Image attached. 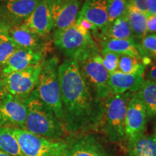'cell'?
Instances as JSON below:
<instances>
[{
    "instance_id": "cell-25",
    "label": "cell",
    "mask_w": 156,
    "mask_h": 156,
    "mask_svg": "<svg viewBox=\"0 0 156 156\" xmlns=\"http://www.w3.org/2000/svg\"><path fill=\"white\" fill-rule=\"evenodd\" d=\"M146 65L142 60L128 55H120L118 70L126 74L145 73Z\"/></svg>"
},
{
    "instance_id": "cell-21",
    "label": "cell",
    "mask_w": 156,
    "mask_h": 156,
    "mask_svg": "<svg viewBox=\"0 0 156 156\" xmlns=\"http://www.w3.org/2000/svg\"><path fill=\"white\" fill-rule=\"evenodd\" d=\"M143 103L147 117L156 118V83L144 80L139 90L135 93Z\"/></svg>"
},
{
    "instance_id": "cell-30",
    "label": "cell",
    "mask_w": 156,
    "mask_h": 156,
    "mask_svg": "<svg viewBox=\"0 0 156 156\" xmlns=\"http://www.w3.org/2000/svg\"><path fill=\"white\" fill-rule=\"evenodd\" d=\"M128 5H131L138 10L148 14V3L147 0H127Z\"/></svg>"
},
{
    "instance_id": "cell-17",
    "label": "cell",
    "mask_w": 156,
    "mask_h": 156,
    "mask_svg": "<svg viewBox=\"0 0 156 156\" xmlns=\"http://www.w3.org/2000/svg\"><path fill=\"white\" fill-rule=\"evenodd\" d=\"M46 57L47 55L41 52L18 48L2 69V74L7 75L28 69L36 64L42 63Z\"/></svg>"
},
{
    "instance_id": "cell-33",
    "label": "cell",
    "mask_w": 156,
    "mask_h": 156,
    "mask_svg": "<svg viewBox=\"0 0 156 156\" xmlns=\"http://www.w3.org/2000/svg\"><path fill=\"white\" fill-rule=\"evenodd\" d=\"M7 94H8V93H7V90H6L2 74V72L0 71V103L5 99V98L7 96Z\"/></svg>"
},
{
    "instance_id": "cell-19",
    "label": "cell",
    "mask_w": 156,
    "mask_h": 156,
    "mask_svg": "<svg viewBox=\"0 0 156 156\" xmlns=\"http://www.w3.org/2000/svg\"><path fill=\"white\" fill-rule=\"evenodd\" d=\"M101 46V51H112L119 55H128L138 59L142 60L145 57L140 45L134 38L119 39V40L103 41L98 44Z\"/></svg>"
},
{
    "instance_id": "cell-8",
    "label": "cell",
    "mask_w": 156,
    "mask_h": 156,
    "mask_svg": "<svg viewBox=\"0 0 156 156\" xmlns=\"http://www.w3.org/2000/svg\"><path fill=\"white\" fill-rule=\"evenodd\" d=\"M42 63L22 71L2 75L7 93L17 98L27 100L38 85Z\"/></svg>"
},
{
    "instance_id": "cell-15",
    "label": "cell",
    "mask_w": 156,
    "mask_h": 156,
    "mask_svg": "<svg viewBox=\"0 0 156 156\" xmlns=\"http://www.w3.org/2000/svg\"><path fill=\"white\" fill-rule=\"evenodd\" d=\"M67 141L68 147L63 156H109L93 134H80Z\"/></svg>"
},
{
    "instance_id": "cell-2",
    "label": "cell",
    "mask_w": 156,
    "mask_h": 156,
    "mask_svg": "<svg viewBox=\"0 0 156 156\" xmlns=\"http://www.w3.org/2000/svg\"><path fill=\"white\" fill-rule=\"evenodd\" d=\"M27 116L24 129L49 139H63L67 131L52 110L41 100L36 90L26 100Z\"/></svg>"
},
{
    "instance_id": "cell-10",
    "label": "cell",
    "mask_w": 156,
    "mask_h": 156,
    "mask_svg": "<svg viewBox=\"0 0 156 156\" xmlns=\"http://www.w3.org/2000/svg\"><path fill=\"white\" fill-rule=\"evenodd\" d=\"M7 34L18 48L41 52L46 55L51 51V37L41 36L24 24L8 28Z\"/></svg>"
},
{
    "instance_id": "cell-9",
    "label": "cell",
    "mask_w": 156,
    "mask_h": 156,
    "mask_svg": "<svg viewBox=\"0 0 156 156\" xmlns=\"http://www.w3.org/2000/svg\"><path fill=\"white\" fill-rule=\"evenodd\" d=\"M147 114L143 103L135 93L129 101L125 118V134L127 145L144 134Z\"/></svg>"
},
{
    "instance_id": "cell-28",
    "label": "cell",
    "mask_w": 156,
    "mask_h": 156,
    "mask_svg": "<svg viewBox=\"0 0 156 156\" xmlns=\"http://www.w3.org/2000/svg\"><path fill=\"white\" fill-rule=\"evenodd\" d=\"M101 55L102 56L103 66L108 71L109 75L118 70L119 54L112 51H101Z\"/></svg>"
},
{
    "instance_id": "cell-27",
    "label": "cell",
    "mask_w": 156,
    "mask_h": 156,
    "mask_svg": "<svg viewBox=\"0 0 156 156\" xmlns=\"http://www.w3.org/2000/svg\"><path fill=\"white\" fill-rule=\"evenodd\" d=\"M18 47L9 38L0 43V71Z\"/></svg>"
},
{
    "instance_id": "cell-14",
    "label": "cell",
    "mask_w": 156,
    "mask_h": 156,
    "mask_svg": "<svg viewBox=\"0 0 156 156\" xmlns=\"http://www.w3.org/2000/svg\"><path fill=\"white\" fill-rule=\"evenodd\" d=\"M23 24L41 36L51 37L54 29L51 0H38L36 8Z\"/></svg>"
},
{
    "instance_id": "cell-20",
    "label": "cell",
    "mask_w": 156,
    "mask_h": 156,
    "mask_svg": "<svg viewBox=\"0 0 156 156\" xmlns=\"http://www.w3.org/2000/svg\"><path fill=\"white\" fill-rule=\"evenodd\" d=\"M134 38L131 28L129 24L126 15L116 19L106 28L102 34L95 39V41L100 43L107 40H119V39Z\"/></svg>"
},
{
    "instance_id": "cell-1",
    "label": "cell",
    "mask_w": 156,
    "mask_h": 156,
    "mask_svg": "<svg viewBox=\"0 0 156 156\" xmlns=\"http://www.w3.org/2000/svg\"><path fill=\"white\" fill-rule=\"evenodd\" d=\"M58 80L67 132L85 133L98 130L104 101L90 88L75 59L66 58L59 64Z\"/></svg>"
},
{
    "instance_id": "cell-3",
    "label": "cell",
    "mask_w": 156,
    "mask_h": 156,
    "mask_svg": "<svg viewBox=\"0 0 156 156\" xmlns=\"http://www.w3.org/2000/svg\"><path fill=\"white\" fill-rule=\"evenodd\" d=\"M134 93L110 94L104 101V112L98 130L108 141L116 144L126 142L125 118L129 101Z\"/></svg>"
},
{
    "instance_id": "cell-37",
    "label": "cell",
    "mask_w": 156,
    "mask_h": 156,
    "mask_svg": "<svg viewBox=\"0 0 156 156\" xmlns=\"http://www.w3.org/2000/svg\"><path fill=\"white\" fill-rule=\"evenodd\" d=\"M154 138H155V140L156 141V129H155V134H154Z\"/></svg>"
},
{
    "instance_id": "cell-4",
    "label": "cell",
    "mask_w": 156,
    "mask_h": 156,
    "mask_svg": "<svg viewBox=\"0 0 156 156\" xmlns=\"http://www.w3.org/2000/svg\"><path fill=\"white\" fill-rule=\"evenodd\" d=\"M73 59L90 88L100 100L104 101L110 95L109 73L103 66L100 47L97 46L84 51Z\"/></svg>"
},
{
    "instance_id": "cell-31",
    "label": "cell",
    "mask_w": 156,
    "mask_h": 156,
    "mask_svg": "<svg viewBox=\"0 0 156 156\" xmlns=\"http://www.w3.org/2000/svg\"><path fill=\"white\" fill-rule=\"evenodd\" d=\"M146 26L147 34H156V15H147Z\"/></svg>"
},
{
    "instance_id": "cell-26",
    "label": "cell",
    "mask_w": 156,
    "mask_h": 156,
    "mask_svg": "<svg viewBox=\"0 0 156 156\" xmlns=\"http://www.w3.org/2000/svg\"><path fill=\"white\" fill-rule=\"evenodd\" d=\"M127 7V0H110L108 5V21L105 30L108 28L109 25L114 23L116 19L126 15Z\"/></svg>"
},
{
    "instance_id": "cell-11",
    "label": "cell",
    "mask_w": 156,
    "mask_h": 156,
    "mask_svg": "<svg viewBox=\"0 0 156 156\" xmlns=\"http://www.w3.org/2000/svg\"><path fill=\"white\" fill-rule=\"evenodd\" d=\"M38 0H5L0 3V22L7 28L22 25L36 8Z\"/></svg>"
},
{
    "instance_id": "cell-29",
    "label": "cell",
    "mask_w": 156,
    "mask_h": 156,
    "mask_svg": "<svg viewBox=\"0 0 156 156\" xmlns=\"http://www.w3.org/2000/svg\"><path fill=\"white\" fill-rule=\"evenodd\" d=\"M140 45L145 56L156 61V34H147L142 39Z\"/></svg>"
},
{
    "instance_id": "cell-34",
    "label": "cell",
    "mask_w": 156,
    "mask_h": 156,
    "mask_svg": "<svg viewBox=\"0 0 156 156\" xmlns=\"http://www.w3.org/2000/svg\"><path fill=\"white\" fill-rule=\"evenodd\" d=\"M7 30H8V28L2 23L0 22V43L5 39H7L9 38L8 34H7Z\"/></svg>"
},
{
    "instance_id": "cell-6",
    "label": "cell",
    "mask_w": 156,
    "mask_h": 156,
    "mask_svg": "<svg viewBox=\"0 0 156 156\" xmlns=\"http://www.w3.org/2000/svg\"><path fill=\"white\" fill-rule=\"evenodd\" d=\"M51 40L56 49L67 58H75L84 51L98 46L91 33L77 22L66 28L52 31Z\"/></svg>"
},
{
    "instance_id": "cell-5",
    "label": "cell",
    "mask_w": 156,
    "mask_h": 156,
    "mask_svg": "<svg viewBox=\"0 0 156 156\" xmlns=\"http://www.w3.org/2000/svg\"><path fill=\"white\" fill-rule=\"evenodd\" d=\"M59 64V58L56 56L45 58L36 90L41 100L51 109L64 124V116L58 80Z\"/></svg>"
},
{
    "instance_id": "cell-12",
    "label": "cell",
    "mask_w": 156,
    "mask_h": 156,
    "mask_svg": "<svg viewBox=\"0 0 156 156\" xmlns=\"http://www.w3.org/2000/svg\"><path fill=\"white\" fill-rule=\"evenodd\" d=\"M26 116V100L8 93L0 103V127L24 129Z\"/></svg>"
},
{
    "instance_id": "cell-36",
    "label": "cell",
    "mask_w": 156,
    "mask_h": 156,
    "mask_svg": "<svg viewBox=\"0 0 156 156\" xmlns=\"http://www.w3.org/2000/svg\"><path fill=\"white\" fill-rule=\"evenodd\" d=\"M0 156H12V155H9V154H7V153H5V152L0 151Z\"/></svg>"
},
{
    "instance_id": "cell-22",
    "label": "cell",
    "mask_w": 156,
    "mask_h": 156,
    "mask_svg": "<svg viewBox=\"0 0 156 156\" xmlns=\"http://www.w3.org/2000/svg\"><path fill=\"white\" fill-rule=\"evenodd\" d=\"M126 16L128 20L134 38L135 40L136 39L142 40V38H145L147 35V26H146L147 15L128 5Z\"/></svg>"
},
{
    "instance_id": "cell-32",
    "label": "cell",
    "mask_w": 156,
    "mask_h": 156,
    "mask_svg": "<svg viewBox=\"0 0 156 156\" xmlns=\"http://www.w3.org/2000/svg\"><path fill=\"white\" fill-rule=\"evenodd\" d=\"M144 77L145 80H149L156 83V64L152 65L147 73H145Z\"/></svg>"
},
{
    "instance_id": "cell-24",
    "label": "cell",
    "mask_w": 156,
    "mask_h": 156,
    "mask_svg": "<svg viewBox=\"0 0 156 156\" xmlns=\"http://www.w3.org/2000/svg\"><path fill=\"white\" fill-rule=\"evenodd\" d=\"M0 151L12 156H25L10 128L0 127Z\"/></svg>"
},
{
    "instance_id": "cell-35",
    "label": "cell",
    "mask_w": 156,
    "mask_h": 156,
    "mask_svg": "<svg viewBox=\"0 0 156 156\" xmlns=\"http://www.w3.org/2000/svg\"><path fill=\"white\" fill-rule=\"evenodd\" d=\"M148 3V14L156 15V0H147Z\"/></svg>"
},
{
    "instance_id": "cell-38",
    "label": "cell",
    "mask_w": 156,
    "mask_h": 156,
    "mask_svg": "<svg viewBox=\"0 0 156 156\" xmlns=\"http://www.w3.org/2000/svg\"><path fill=\"white\" fill-rule=\"evenodd\" d=\"M0 1H1V2H2V1H5V0H0Z\"/></svg>"
},
{
    "instance_id": "cell-23",
    "label": "cell",
    "mask_w": 156,
    "mask_h": 156,
    "mask_svg": "<svg viewBox=\"0 0 156 156\" xmlns=\"http://www.w3.org/2000/svg\"><path fill=\"white\" fill-rule=\"evenodd\" d=\"M130 156H156V141L154 136L142 134L128 145Z\"/></svg>"
},
{
    "instance_id": "cell-16",
    "label": "cell",
    "mask_w": 156,
    "mask_h": 156,
    "mask_svg": "<svg viewBox=\"0 0 156 156\" xmlns=\"http://www.w3.org/2000/svg\"><path fill=\"white\" fill-rule=\"evenodd\" d=\"M84 0H51L54 29L67 28L77 21Z\"/></svg>"
},
{
    "instance_id": "cell-18",
    "label": "cell",
    "mask_w": 156,
    "mask_h": 156,
    "mask_svg": "<svg viewBox=\"0 0 156 156\" xmlns=\"http://www.w3.org/2000/svg\"><path fill=\"white\" fill-rule=\"evenodd\" d=\"M144 75L145 73L126 74L119 70L110 74L108 78L110 94H124L127 92L136 93L145 80Z\"/></svg>"
},
{
    "instance_id": "cell-13",
    "label": "cell",
    "mask_w": 156,
    "mask_h": 156,
    "mask_svg": "<svg viewBox=\"0 0 156 156\" xmlns=\"http://www.w3.org/2000/svg\"><path fill=\"white\" fill-rule=\"evenodd\" d=\"M110 0H84L77 17H82L95 27L93 39L97 38L106 28Z\"/></svg>"
},
{
    "instance_id": "cell-7",
    "label": "cell",
    "mask_w": 156,
    "mask_h": 156,
    "mask_svg": "<svg viewBox=\"0 0 156 156\" xmlns=\"http://www.w3.org/2000/svg\"><path fill=\"white\" fill-rule=\"evenodd\" d=\"M25 156H63L68 147L67 140L49 139L24 129H11Z\"/></svg>"
}]
</instances>
